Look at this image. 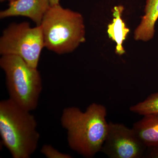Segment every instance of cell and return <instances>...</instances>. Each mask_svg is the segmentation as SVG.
Listing matches in <instances>:
<instances>
[{
	"mask_svg": "<svg viewBox=\"0 0 158 158\" xmlns=\"http://www.w3.org/2000/svg\"><path fill=\"white\" fill-rule=\"evenodd\" d=\"M45 48L41 26L31 27L28 23H13L3 31L0 38V54L20 57L28 64L37 68Z\"/></svg>",
	"mask_w": 158,
	"mask_h": 158,
	"instance_id": "cell-5",
	"label": "cell"
},
{
	"mask_svg": "<svg viewBox=\"0 0 158 158\" xmlns=\"http://www.w3.org/2000/svg\"><path fill=\"white\" fill-rule=\"evenodd\" d=\"M0 66L6 76L9 98L25 110L30 112L35 110L43 88L37 68L31 67L14 55L2 56Z\"/></svg>",
	"mask_w": 158,
	"mask_h": 158,
	"instance_id": "cell-4",
	"label": "cell"
},
{
	"mask_svg": "<svg viewBox=\"0 0 158 158\" xmlns=\"http://www.w3.org/2000/svg\"><path fill=\"white\" fill-rule=\"evenodd\" d=\"M40 26L45 48L59 55L73 52L86 40L83 15L60 4L51 6Z\"/></svg>",
	"mask_w": 158,
	"mask_h": 158,
	"instance_id": "cell-3",
	"label": "cell"
},
{
	"mask_svg": "<svg viewBox=\"0 0 158 158\" xmlns=\"http://www.w3.org/2000/svg\"><path fill=\"white\" fill-rule=\"evenodd\" d=\"M146 148L132 128L110 122L101 152L110 158H140Z\"/></svg>",
	"mask_w": 158,
	"mask_h": 158,
	"instance_id": "cell-6",
	"label": "cell"
},
{
	"mask_svg": "<svg viewBox=\"0 0 158 158\" xmlns=\"http://www.w3.org/2000/svg\"><path fill=\"white\" fill-rule=\"evenodd\" d=\"M123 10L124 7L122 6H115L113 10V22L108 26V35L110 39L116 42L115 52L118 55L125 53L123 44L130 32V29L126 27L122 17Z\"/></svg>",
	"mask_w": 158,
	"mask_h": 158,
	"instance_id": "cell-10",
	"label": "cell"
},
{
	"mask_svg": "<svg viewBox=\"0 0 158 158\" xmlns=\"http://www.w3.org/2000/svg\"><path fill=\"white\" fill-rule=\"evenodd\" d=\"M5 1H6V0H0V1H1V2H3Z\"/></svg>",
	"mask_w": 158,
	"mask_h": 158,
	"instance_id": "cell-16",
	"label": "cell"
},
{
	"mask_svg": "<svg viewBox=\"0 0 158 158\" xmlns=\"http://www.w3.org/2000/svg\"><path fill=\"white\" fill-rule=\"evenodd\" d=\"M145 157L149 158H158V145L153 147H148Z\"/></svg>",
	"mask_w": 158,
	"mask_h": 158,
	"instance_id": "cell-13",
	"label": "cell"
},
{
	"mask_svg": "<svg viewBox=\"0 0 158 158\" xmlns=\"http://www.w3.org/2000/svg\"><path fill=\"white\" fill-rule=\"evenodd\" d=\"M40 152L48 158H72V156L68 154L59 151L49 144H44L40 150Z\"/></svg>",
	"mask_w": 158,
	"mask_h": 158,
	"instance_id": "cell-12",
	"label": "cell"
},
{
	"mask_svg": "<svg viewBox=\"0 0 158 158\" xmlns=\"http://www.w3.org/2000/svg\"><path fill=\"white\" fill-rule=\"evenodd\" d=\"M132 128L146 147L158 145V113L143 116Z\"/></svg>",
	"mask_w": 158,
	"mask_h": 158,
	"instance_id": "cell-9",
	"label": "cell"
},
{
	"mask_svg": "<svg viewBox=\"0 0 158 158\" xmlns=\"http://www.w3.org/2000/svg\"><path fill=\"white\" fill-rule=\"evenodd\" d=\"M104 106L93 103L83 112L77 107H68L62 111L60 122L67 131L69 146L85 158H93L101 151L109 123Z\"/></svg>",
	"mask_w": 158,
	"mask_h": 158,
	"instance_id": "cell-1",
	"label": "cell"
},
{
	"mask_svg": "<svg viewBox=\"0 0 158 158\" xmlns=\"http://www.w3.org/2000/svg\"><path fill=\"white\" fill-rule=\"evenodd\" d=\"M158 19V0H146L144 14L134 32V38L138 41L147 42L155 34L156 23Z\"/></svg>",
	"mask_w": 158,
	"mask_h": 158,
	"instance_id": "cell-8",
	"label": "cell"
},
{
	"mask_svg": "<svg viewBox=\"0 0 158 158\" xmlns=\"http://www.w3.org/2000/svg\"><path fill=\"white\" fill-rule=\"evenodd\" d=\"M8 1H9V3H10L14 2V1H16V0H8Z\"/></svg>",
	"mask_w": 158,
	"mask_h": 158,
	"instance_id": "cell-15",
	"label": "cell"
},
{
	"mask_svg": "<svg viewBox=\"0 0 158 158\" xmlns=\"http://www.w3.org/2000/svg\"><path fill=\"white\" fill-rule=\"evenodd\" d=\"M49 1L51 6L59 4V0H49Z\"/></svg>",
	"mask_w": 158,
	"mask_h": 158,
	"instance_id": "cell-14",
	"label": "cell"
},
{
	"mask_svg": "<svg viewBox=\"0 0 158 158\" xmlns=\"http://www.w3.org/2000/svg\"><path fill=\"white\" fill-rule=\"evenodd\" d=\"M130 110L143 116L158 113V92L152 94L143 101L130 107Z\"/></svg>",
	"mask_w": 158,
	"mask_h": 158,
	"instance_id": "cell-11",
	"label": "cell"
},
{
	"mask_svg": "<svg viewBox=\"0 0 158 158\" xmlns=\"http://www.w3.org/2000/svg\"><path fill=\"white\" fill-rule=\"evenodd\" d=\"M31 112L10 98L0 102V136L2 144L13 158H30L38 146L40 135Z\"/></svg>",
	"mask_w": 158,
	"mask_h": 158,
	"instance_id": "cell-2",
	"label": "cell"
},
{
	"mask_svg": "<svg viewBox=\"0 0 158 158\" xmlns=\"http://www.w3.org/2000/svg\"><path fill=\"white\" fill-rule=\"evenodd\" d=\"M50 6L49 0H16L9 3V7L0 12V18L24 16L39 26Z\"/></svg>",
	"mask_w": 158,
	"mask_h": 158,
	"instance_id": "cell-7",
	"label": "cell"
}]
</instances>
